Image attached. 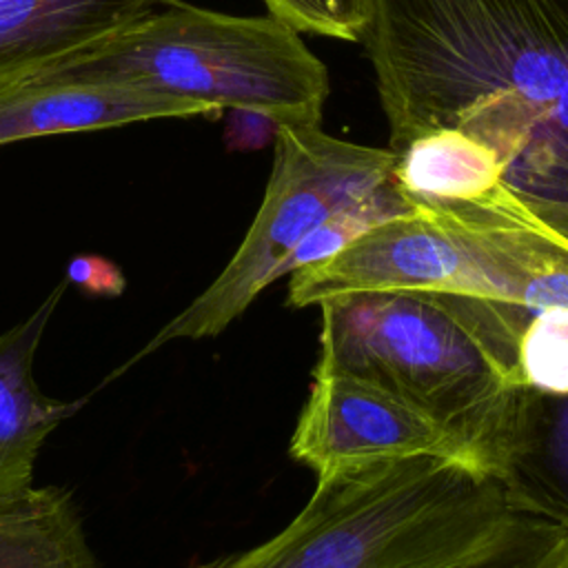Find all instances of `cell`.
Returning <instances> with one entry per match:
<instances>
[{"label":"cell","instance_id":"6da1fadb","mask_svg":"<svg viewBox=\"0 0 568 568\" xmlns=\"http://www.w3.org/2000/svg\"><path fill=\"white\" fill-rule=\"evenodd\" d=\"M390 149L486 144L510 217L568 248V0H371L362 31Z\"/></svg>","mask_w":568,"mask_h":568},{"label":"cell","instance_id":"5b68a950","mask_svg":"<svg viewBox=\"0 0 568 568\" xmlns=\"http://www.w3.org/2000/svg\"><path fill=\"white\" fill-rule=\"evenodd\" d=\"M273 140L264 200L229 264L104 384L169 342L206 339L226 331L268 284L288 275L293 251L320 224L379 189L397 160L390 146L339 140L320 124L282 122Z\"/></svg>","mask_w":568,"mask_h":568},{"label":"cell","instance_id":"9c48e42d","mask_svg":"<svg viewBox=\"0 0 568 568\" xmlns=\"http://www.w3.org/2000/svg\"><path fill=\"white\" fill-rule=\"evenodd\" d=\"M67 286V280L55 284L22 322L0 335V499L33 488L44 439L82 404L44 395L33 377L36 351Z\"/></svg>","mask_w":568,"mask_h":568},{"label":"cell","instance_id":"5bb4252c","mask_svg":"<svg viewBox=\"0 0 568 568\" xmlns=\"http://www.w3.org/2000/svg\"><path fill=\"white\" fill-rule=\"evenodd\" d=\"M517 382L546 393H568V308L535 311L517 342Z\"/></svg>","mask_w":568,"mask_h":568},{"label":"cell","instance_id":"277c9868","mask_svg":"<svg viewBox=\"0 0 568 568\" xmlns=\"http://www.w3.org/2000/svg\"><path fill=\"white\" fill-rule=\"evenodd\" d=\"M320 308L317 364L402 397L495 475L517 386L439 295L351 293Z\"/></svg>","mask_w":568,"mask_h":568},{"label":"cell","instance_id":"4fadbf2b","mask_svg":"<svg viewBox=\"0 0 568 568\" xmlns=\"http://www.w3.org/2000/svg\"><path fill=\"white\" fill-rule=\"evenodd\" d=\"M0 568H100L64 488L0 499Z\"/></svg>","mask_w":568,"mask_h":568},{"label":"cell","instance_id":"7a4b0ae2","mask_svg":"<svg viewBox=\"0 0 568 568\" xmlns=\"http://www.w3.org/2000/svg\"><path fill=\"white\" fill-rule=\"evenodd\" d=\"M193 568H568V528L475 464L415 455L317 475L277 535Z\"/></svg>","mask_w":568,"mask_h":568},{"label":"cell","instance_id":"ba28073f","mask_svg":"<svg viewBox=\"0 0 568 568\" xmlns=\"http://www.w3.org/2000/svg\"><path fill=\"white\" fill-rule=\"evenodd\" d=\"M189 115L191 111L171 98L124 84L24 75L0 87V146L53 133Z\"/></svg>","mask_w":568,"mask_h":568},{"label":"cell","instance_id":"8fae6325","mask_svg":"<svg viewBox=\"0 0 568 568\" xmlns=\"http://www.w3.org/2000/svg\"><path fill=\"white\" fill-rule=\"evenodd\" d=\"M495 475L530 510L568 528V393L517 386Z\"/></svg>","mask_w":568,"mask_h":568},{"label":"cell","instance_id":"8992f818","mask_svg":"<svg viewBox=\"0 0 568 568\" xmlns=\"http://www.w3.org/2000/svg\"><path fill=\"white\" fill-rule=\"evenodd\" d=\"M286 304H322L351 293L459 295L515 306L508 271L475 224L419 206L384 220L328 260L288 273Z\"/></svg>","mask_w":568,"mask_h":568},{"label":"cell","instance_id":"7c38bea8","mask_svg":"<svg viewBox=\"0 0 568 568\" xmlns=\"http://www.w3.org/2000/svg\"><path fill=\"white\" fill-rule=\"evenodd\" d=\"M395 153L393 178L415 204L493 213H506L510 206L495 153L459 129L428 131Z\"/></svg>","mask_w":568,"mask_h":568},{"label":"cell","instance_id":"3957f363","mask_svg":"<svg viewBox=\"0 0 568 568\" xmlns=\"http://www.w3.org/2000/svg\"><path fill=\"white\" fill-rule=\"evenodd\" d=\"M27 75L124 84L171 98L191 115L233 109L275 124H320L331 91L328 69L282 18L180 0Z\"/></svg>","mask_w":568,"mask_h":568},{"label":"cell","instance_id":"2e32d148","mask_svg":"<svg viewBox=\"0 0 568 568\" xmlns=\"http://www.w3.org/2000/svg\"><path fill=\"white\" fill-rule=\"evenodd\" d=\"M64 280L91 297H120L126 288L124 273L102 255H75Z\"/></svg>","mask_w":568,"mask_h":568},{"label":"cell","instance_id":"30bf717a","mask_svg":"<svg viewBox=\"0 0 568 568\" xmlns=\"http://www.w3.org/2000/svg\"><path fill=\"white\" fill-rule=\"evenodd\" d=\"M166 0H0V87L149 16Z\"/></svg>","mask_w":568,"mask_h":568},{"label":"cell","instance_id":"9a60e30c","mask_svg":"<svg viewBox=\"0 0 568 568\" xmlns=\"http://www.w3.org/2000/svg\"><path fill=\"white\" fill-rule=\"evenodd\" d=\"M271 16L295 31L359 42L371 16V0H264Z\"/></svg>","mask_w":568,"mask_h":568},{"label":"cell","instance_id":"52a82bcc","mask_svg":"<svg viewBox=\"0 0 568 568\" xmlns=\"http://www.w3.org/2000/svg\"><path fill=\"white\" fill-rule=\"evenodd\" d=\"M288 453L315 475L415 455L459 459L484 468L459 437L402 397L324 364L313 368L311 390Z\"/></svg>","mask_w":568,"mask_h":568}]
</instances>
